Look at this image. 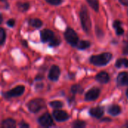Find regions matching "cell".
I'll return each mask as SVG.
<instances>
[{
  "label": "cell",
  "instance_id": "obj_20",
  "mask_svg": "<svg viewBox=\"0 0 128 128\" xmlns=\"http://www.w3.org/2000/svg\"><path fill=\"white\" fill-rule=\"evenodd\" d=\"M16 7L19 11L24 13L26 12L29 10L30 8V4L28 2H17L16 3Z\"/></svg>",
  "mask_w": 128,
  "mask_h": 128
},
{
  "label": "cell",
  "instance_id": "obj_18",
  "mask_svg": "<svg viewBox=\"0 0 128 128\" xmlns=\"http://www.w3.org/2000/svg\"><path fill=\"white\" fill-rule=\"evenodd\" d=\"M28 25L35 28H40L44 25V22L40 19H30L28 20Z\"/></svg>",
  "mask_w": 128,
  "mask_h": 128
},
{
  "label": "cell",
  "instance_id": "obj_11",
  "mask_svg": "<svg viewBox=\"0 0 128 128\" xmlns=\"http://www.w3.org/2000/svg\"><path fill=\"white\" fill-rule=\"evenodd\" d=\"M89 115L92 118L101 119L104 116V108L103 106H96L89 110Z\"/></svg>",
  "mask_w": 128,
  "mask_h": 128
},
{
  "label": "cell",
  "instance_id": "obj_1",
  "mask_svg": "<svg viewBox=\"0 0 128 128\" xmlns=\"http://www.w3.org/2000/svg\"><path fill=\"white\" fill-rule=\"evenodd\" d=\"M111 52H103L98 55H93L89 58V62L97 67H104L107 65L112 59Z\"/></svg>",
  "mask_w": 128,
  "mask_h": 128
},
{
  "label": "cell",
  "instance_id": "obj_35",
  "mask_svg": "<svg viewBox=\"0 0 128 128\" xmlns=\"http://www.w3.org/2000/svg\"><path fill=\"white\" fill-rule=\"evenodd\" d=\"M102 121H103V122H105V121H106V122H111L112 120H111L110 118H105V119H103Z\"/></svg>",
  "mask_w": 128,
  "mask_h": 128
},
{
  "label": "cell",
  "instance_id": "obj_23",
  "mask_svg": "<svg viewBox=\"0 0 128 128\" xmlns=\"http://www.w3.org/2000/svg\"><path fill=\"white\" fill-rule=\"evenodd\" d=\"M50 106L54 110H60L64 106V103L60 100H53L50 102Z\"/></svg>",
  "mask_w": 128,
  "mask_h": 128
},
{
  "label": "cell",
  "instance_id": "obj_31",
  "mask_svg": "<svg viewBox=\"0 0 128 128\" xmlns=\"http://www.w3.org/2000/svg\"><path fill=\"white\" fill-rule=\"evenodd\" d=\"M19 127L21 128H28L30 127V125L28 124H27L26 122H22L20 123Z\"/></svg>",
  "mask_w": 128,
  "mask_h": 128
},
{
  "label": "cell",
  "instance_id": "obj_13",
  "mask_svg": "<svg viewBox=\"0 0 128 128\" xmlns=\"http://www.w3.org/2000/svg\"><path fill=\"white\" fill-rule=\"evenodd\" d=\"M95 80L100 84H107L110 81V76L107 72L101 71L96 75Z\"/></svg>",
  "mask_w": 128,
  "mask_h": 128
},
{
  "label": "cell",
  "instance_id": "obj_33",
  "mask_svg": "<svg viewBox=\"0 0 128 128\" xmlns=\"http://www.w3.org/2000/svg\"><path fill=\"white\" fill-rule=\"evenodd\" d=\"M43 79H44V76H43V75H40V74L38 75V76L35 77V80H36V81H40V80H42Z\"/></svg>",
  "mask_w": 128,
  "mask_h": 128
},
{
  "label": "cell",
  "instance_id": "obj_9",
  "mask_svg": "<svg viewBox=\"0 0 128 128\" xmlns=\"http://www.w3.org/2000/svg\"><path fill=\"white\" fill-rule=\"evenodd\" d=\"M40 36L41 42L44 44H46V43H50L55 38V34L52 30L45 28L40 31Z\"/></svg>",
  "mask_w": 128,
  "mask_h": 128
},
{
  "label": "cell",
  "instance_id": "obj_25",
  "mask_svg": "<svg viewBox=\"0 0 128 128\" xmlns=\"http://www.w3.org/2000/svg\"><path fill=\"white\" fill-rule=\"evenodd\" d=\"M6 38H7V34H6V32H5V30L1 27L0 28V44L1 46H4L5 41H6Z\"/></svg>",
  "mask_w": 128,
  "mask_h": 128
},
{
  "label": "cell",
  "instance_id": "obj_2",
  "mask_svg": "<svg viewBox=\"0 0 128 128\" xmlns=\"http://www.w3.org/2000/svg\"><path fill=\"white\" fill-rule=\"evenodd\" d=\"M80 22L82 30L86 34H89L92 28V21L88 13V10L86 5H82L80 9Z\"/></svg>",
  "mask_w": 128,
  "mask_h": 128
},
{
  "label": "cell",
  "instance_id": "obj_27",
  "mask_svg": "<svg viewBox=\"0 0 128 128\" xmlns=\"http://www.w3.org/2000/svg\"><path fill=\"white\" fill-rule=\"evenodd\" d=\"M46 2L48 4L54 6H58L63 3V0H46Z\"/></svg>",
  "mask_w": 128,
  "mask_h": 128
},
{
  "label": "cell",
  "instance_id": "obj_4",
  "mask_svg": "<svg viewBox=\"0 0 128 128\" xmlns=\"http://www.w3.org/2000/svg\"><path fill=\"white\" fill-rule=\"evenodd\" d=\"M46 102L45 100L43 98H35L30 100L28 104L27 107L28 110L32 113H37L40 112L42 109L45 108Z\"/></svg>",
  "mask_w": 128,
  "mask_h": 128
},
{
  "label": "cell",
  "instance_id": "obj_24",
  "mask_svg": "<svg viewBox=\"0 0 128 128\" xmlns=\"http://www.w3.org/2000/svg\"><path fill=\"white\" fill-rule=\"evenodd\" d=\"M86 122L81 120H76L72 124V127L74 128H84L86 127Z\"/></svg>",
  "mask_w": 128,
  "mask_h": 128
},
{
  "label": "cell",
  "instance_id": "obj_5",
  "mask_svg": "<svg viewBox=\"0 0 128 128\" xmlns=\"http://www.w3.org/2000/svg\"><path fill=\"white\" fill-rule=\"evenodd\" d=\"M26 91V87L24 86H17L13 89L8 91L2 94V96L6 100H10L14 98H18L22 96Z\"/></svg>",
  "mask_w": 128,
  "mask_h": 128
},
{
  "label": "cell",
  "instance_id": "obj_17",
  "mask_svg": "<svg viewBox=\"0 0 128 128\" xmlns=\"http://www.w3.org/2000/svg\"><path fill=\"white\" fill-rule=\"evenodd\" d=\"M116 68H128V58H121L116 60V64H115Z\"/></svg>",
  "mask_w": 128,
  "mask_h": 128
},
{
  "label": "cell",
  "instance_id": "obj_39",
  "mask_svg": "<svg viewBox=\"0 0 128 128\" xmlns=\"http://www.w3.org/2000/svg\"></svg>",
  "mask_w": 128,
  "mask_h": 128
},
{
  "label": "cell",
  "instance_id": "obj_14",
  "mask_svg": "<svg viewBox=\"0 0 128 128\" xmlns=\"http://www.w3.org/2000/svg\"><path fill=\"white\" fill-rule=\"evenodd\" d=\"M107 112L112 116H118L122 113V107L117 104H112L108 106L107 108Z\"/></svg>",
  "mask_w": 128,
  "mask_h": 128
},
{
  "label": "cell",
  "instance_id": "obj_6",
  "mask_svg": "<svg viewBox=\"0 0 128 128\" xmlns=\"http://www.w3.org/2000/svg\"><path fill=\"white\" fill-rule=\"evenodd\" d=\"M52 118L49 112H45L38 119V122L43 128H50L54 125Z\"/></svg>",
  "mask_w": 128,
  "mask_h": 128
},
{
  "label": "cell",
  "instance_id": "obj_32",
  "mask_svg": "<svg viewBox=\"0 0 128 128\" xmlns=\"http://www.w3.org/2000/svg\"><path fill=\"white\" fill-rule=\"evenodd\" d=\"M118 1L122 4L124 6H128V0H118Z\"/></svg>",
  "mask_w": 128,
  "mask_h": 128
},
{
  "label": "cell",
  "instance_id": "obj_19",
  "mask_svg": "<svg viewBox=\"0 0 128 128\" xmlns=\"http://www.w3.org/2000/svg\"><path fill=\"white\" fill-rule=\"evenodd\" d=\"M92 44L90 41L88 40H81L78 43L76 48L78 49V50H86L87 49H88L89 47H91Z\"/></svg>",
  "mask_w": 128,
  "mask_h": 128
},
{
  "label": "cell",
  "instance_id": "obj_12",
  "mask_svg": "<svg viewBox=\"0 0 128 128\" xmlns=\"http://www.w3.org/2000/svg\"><path fill=\"white\" fill-rule=\"evenodd\" d=\"M116 82L118 86H128V72H121L118 74Z\"/></svg>",
  "mask_w": 128,
  "mask_h": 128
},
{
  "label": "cell",
  "instance_id": "obj_36",
  "mask_svg": "<svg viewBox=\"0 0 128 128\" xmlns=\"http://www.w3.org/2000/svg\"><path fill=\"white\" fill-rule=\"evenodd\" d=\"M124 127H125V128H128V122H127L125 123V124H124Z\"/></svg>",
  "mask_w": 128,
  "mask_h": 128
},
{
  "label": "cell",
  "instance_id": "obj_26",
  "mask_svg": "<svg viewBox=\"0 0 128 128\" xmlns=\"http://www.w3.org/2000/svg\"><path fill=\"white\" fill-rule=\"evenodd\" d=\"M48 44H49V46H50V47H57V46H58L60 45L61 40L55 37V38H54L50 43H48Z\"/></svg>",
  "mask_w": 128,
  "mask_h": 128
},
{
  "label": "cell",
  "instance_id": "obj_7",
  "mask_svg": "<svg viewBox=\"0 0 128 128\" xmlns=\"http://www.w3.org/2000/svg\"><path fill=\"white\" fill-rule=\"evenodd\" d=\"M100 89L97 87H94L88 90L85 94V100L86 101H94L96 100L100 95Z\"/></svg>",
  "mask_w": 128,
  "mask_h": 128
},
{
  "label": "cell",
  "instance_id": "obj_30",
  "mask_svg": "<svg viewBox=\"0 0 128 128\" xmlns=\"http://www.w3.org/2000/svg\"><path fill=\"white\" fill-rule=\"evenodd\" d=\"M123 55L125 56H128V43H126L124 45V47H123Z\"/></svg>",
  "mask_w": 128,
  "mask_h": 128
},
{
  "label": "cell",
  "instance_id": "obj_3",
  "mask_svg": "<svg viewBox=\"0 0 128 128\" xmlns=\"http://www.w3.org/2000/svg\"><path fill=\"white\" fill-rule=\"evenodd\" d=\"M64 37L67 43L73 47H76L78 43L80 42V38L77 33L70 27H67L64 33Z\"/></svg>",
  "mask_w": 128,
  "mask_h": 128
},
{
  "label": "cell",
  "instance_id": "obj_34",
  "mask_svg": "<svg viewBox=\"0 0 128 128\" xmlns=\"http://www.w3.org/2000/svg\"><path fill=\"white\" fill-rule=\"evenodd\" d=\"M22 45L25 47H28V42L26 40H22Z\"/></svg>",
  "mask_w": 128,
  "mask_h": 128
},
{
  "label": "cell",
  "instance_id": "obj_37",
  "mask_svg": "<svg viewBox=\"0 0 128 128\" xmlns=\"http://www.w3.org/2000/svg\"><path fill=\"white\" fill-rule=\"evenodd\" d=\"M2 21H3V18H2V14H1V23H2Z\"/></svg>",
  "mask_w": 128,
  "mask_h": 128
},
{
  "label": "cell",
  "instance_id": "obj_28",
  "mask_svg": "<svg viewBox=\"0 0 128 128\" xmlns=\"http://www.w3.org/2000/svg\"><path fill=\"white\" fill-rule=\"evenodd\" d=\"M6 24L8 27L10 28H14L15 24H16V21L14 19H9L7 22H6Z\"/></svg>",
  "mask_w": 128,
  "mask_h": 128
},
{
  "label": "cell",
  "instance_id": "obj_21",
  "mask_svg": "<svg viewBox=\"0 0 128 128\" xmlns=\"http://www.w3.org/2000/svg\"><path fill=\"white\" fill-rule=\"evenodd\" d=\"M87 3L88 5L95 11L98 12L99 8H100V4H99V0H86Z\"/></svg>",
  "mask_w": 128,
  "mask_h": 128
},
{
  "label": "cell",
  "instance_id": "obj_16",
  "mask_svg": "<svg viewBox=\"0 0 128 128\" xmlns=\"http://www.w3.org/2000/svg\"><path fill=\"white\" fill-rule=\"evenodd\" d=\"M16 127V122L13 118H7L3 120L1 124L2 128H15Z\"/></svg>",
  "mask_w": 128,
  "mask_h": 128
},
{
  "label": "cell",
  "instance_id": "obj_10",
  "mask_svg": "<svg viewBox=\"0 0 128 128\" xmlns=\"http://www.w3.org/2000/svg\"><path fill=\"white\" fill-rule=\"evenodd\" d=\"M61 75V70L58 65H52L48 74V79L52 82H57Z\"/></svg>",
  "mask_w": 128,
  "mask_h": 128
},
{
  "label": "cell",
  "instance_id": "obj_38",
  "mask_svg": "<svg viewBox=\"0 0 128 128\" xmlns=\"http://www.w3.org/2000/svg\"><path fill=\"white\" fill-rule=\"evenodd\" d=\"M126 96L128 98V89H127V91H126Z\"/></svg>",
  "mask_w": 128,
  "mask_h": 128
},
{
  "label": "cell",
  "instance_id": "obj_22",
  "mask_svg": "<svg viewBox=\"0 0 128 128\" xmlns=\"http://www.w3.org/2000/svg\"><path fill=\"white\" fill-rule=\"evenodd\" d=\"M70 92L73 95L76 94H82L84 92V89L80 85H73L70 88Z\"/></svg>",
  "mask_w": 128,
  "mask_h": 128
},
{
  "label": "cell",
  "instance_id": "obj_15",
  "mask_svg": "<svg viewBox=\"0 0 128 128\" xmlns=\"http://www.w3.org/2000/svg\"><path fill=\"white\" fill-rule=\"evenodd\" d=\"M113 28L116 30V33L117 35L121 36L124 34V29L122 27V22L121 20H115L113 22Z\"/></svg>",
  "mask_w": 128,
  "mask_h": 128
},
{
  "label": "cell",
  "instance_id": "obj_8",
  "mask_svg": "<svg viewBox=\"0 0 128 128\" xmlns=\"http://www.w3.org/2000/svg\"><path fill=\"white\" fill-rule=\"evenodd\" d=\"M52 117L58 122H64L70 118V116L67 112L59 110H56L52 112Z\"/></svg>",
  "mask_w": 128,
  "mask_h": 128
},
{
  "label": "cell",
  "instance_id": "obj_29",
  "mask_svg": "<svg viewBox=\"0 0 128 128\" xmlns=\"http://www.w3.org/2000/svg\"><path fill=\"white\" fill-rule=\"evenodd\" d=\"M96 34H97V36L99 38H103L104 37V32L99 28V27H96Z\"/></svg>",
  "mask_w": 128,
  "mask_h": 128
}]
</instances>
